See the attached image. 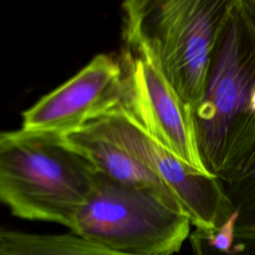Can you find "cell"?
<instances>
[{
	"instance_id": "obj_7",
	"label": "cell",
	"mask_w": 255,
	"mask_h": 255,
	"mask_svg": "<svg viewBox=\"0 0 255 255\" xmlns=\"http://www.w3.org/2000/svg\"><path fill=\"white\" fill-rule=\"evenodd\" d=\"M123 97L124 70L120 57L99 54L24 111L21 128L64 135L120 107Z\"/></svg>"
},
{
	"instance_id": "obj_8",
	"label": "cell",
	"mask_w": 255,
	"mask_h": 255,
	"mask_svg": "<svg viewBox=\"0 0 255 255\" xmlns=\"http://www.w3.org/2000/svg\"><path fill=\"white\" fill-rule=\"evenodd\" d=\"M63 136L98 173L123 184L153 188L171 194L147 166L104 134L92 123Z\"/></svg>"
},
{
	"instance_id": "obj_5",
	"label": "cell",
	"mask_w": 255,
	"mask_h": 255,
	"mask_svg": "<svg viewBox=\"0 0 255 255\" xmlns=\"http://www.w3.org/2000/svg\"><path fill=\"white\" fill-rule=\"evenodd\" d=\"M119 57L124 70L120 108L188 167L213 176L199 151L193 111L162 74L152 52L142 43L125 41Z\"/></svg>"
},
{
	"instance_id": "obj_11",
	"label": "cell",
	"mask_w": 255,
	"mask_h": 255,
	"mask_svg": "<svg viewBox=\"0 0 255 255\" xmlns=\"http://www.w3.org/2000/svg\"><path fill=\"white\" fill-rule=\"evenodd\" d=\"M237 219V212L234 213L226 220L217 230L210 233H202L197 230L204 242V244L211 250L228 254L235 243V223ZM196 230V229H195Z\"/></svg>"
},
{
	"instance_id": "obj_10",
	"label": "cell",
	"mask_w": 255,
	"mask_h": 255,
	"mask_svg": "<svg viewBox=\"0 0 255 255\" xmlns=\"http://www.w3.org/2000/svg\"><path fill=\"white\" fill-rule=\"evenodd\" d=\"M235 211V240L255 238V156L236 175L221 181Z\"/></svg>"
},
{
	"instance_id": "obj_3",
	"label": "cell",
	"mask_w": 255,
	"mask_h": 255,
	"mask_svg": "<svg viewBox=\"0 0 255 255\" xmlns=\"http://www.w3.org/2000/svg\"><path fill=\"white\" fill-rule=\"evenodd\" d=\"M230 0H130L124 41L144 44L194 112L203 99L217 35Z\"/></svg>"
},
{
	"instance_id": "obj_2",
	"label": "cell",
	"mask_w": 255,
	"mask_h": 255,
	"mask_svg": "<svg viewBox=\"0 0 255 255\" xmlns=\"http://www.w3.org/2000/svg\"><path fill=\"white\" fill-rule=\"evenodd\" d=\"M97 174L61 134L0 131V203L16 217L71 229Z\"/></svg>"
},
{
	"instance_id": "obj_13",
	"label": "cell",
	"mask_w": 255,
	"mask_h": 255,
	"mask_svg": "<svg viewBox=\"0 0 255 255\" xmlns=\"http://www.w3.org/2000/svg\"><path fill=\"white\" fill-rule=\"evenodd\" d=\"M244 1H245V4H246L248 10L255 18V0H244Z\"/></svg>"
},
{
	"instance_id": "obj_1",
	"label": "cell",
	"mask_w": 255,
	"mask_h": 255,
	"mask_svg": "<svg viewBox=\"0 0 255 255\" xmlns=\"http://www.w3.org/2000/svg\"><path fill=\"white\" fill-rule=\"evenodd\" d=\"M193 116L199 151L213 176L229 179L255 156V18L244 0H230Z\"/></svg>"
},
{
	"instance_id": "obj_4",
	"label": "cell",
	"mask_w": 255,
	"mask_h": 255,
	"mask_svg": "<svg viewBox=\"0 0 255 255\" xmlns=\"http://www.w3.org/2000/svg\"><path fill=\"white\" fill-rule=\"evenodd\" d=\"M190 225L171 194L123 184L98 173L70 230L128 255H173L189 237Z\"/></svg>"
},
{
	"instance_id": "obj_12",
	"label": "cell",
	"mask_w": 255,
	"mask_h": 255,
	"mask_svg": "<svg viewBox=\"0 0 255 255\" xmlns=\"http://www.w3.org/2000/svg\"><path fill=\"white\" fill-rule=\"evenodd\" d=\"M189 239L194 255H255V238L247 240H235V243L228 254L218 253L208 248L204 244L197 230L190 233Z\"/></svg>"
},
{
	"instance_id": "obj_6",
	"label": "cell",
	"mask_w": 255,
	"mask_h": 255,
	"mask_svg": "<svg viewBox=\"0 0 255 255\" xmlns=\"http://www.w3.org/2000/svg\"><path fill=\"white\" fill-rule=\"evenodd\" d=\"M91 123L162 181L196 230L213 232L234 213L220 179L188 167L151 138L122 108Z\"/></svg>"
},
{
	"instance_id": "obj_9",
	"label": "cell",
	"mask_w": 255,
	"mask_h": 255,
	"mask_svg": "<svg viewBox=\"0 0 255 255\" xmlns=\"http://www.w3.org/2000/svg\"><path fill=\"white\" fill-rule=\"evenodd\" d=\"M0 255H128L74 233H33L0 225Z\"/></svg>"
}]
</instances>
